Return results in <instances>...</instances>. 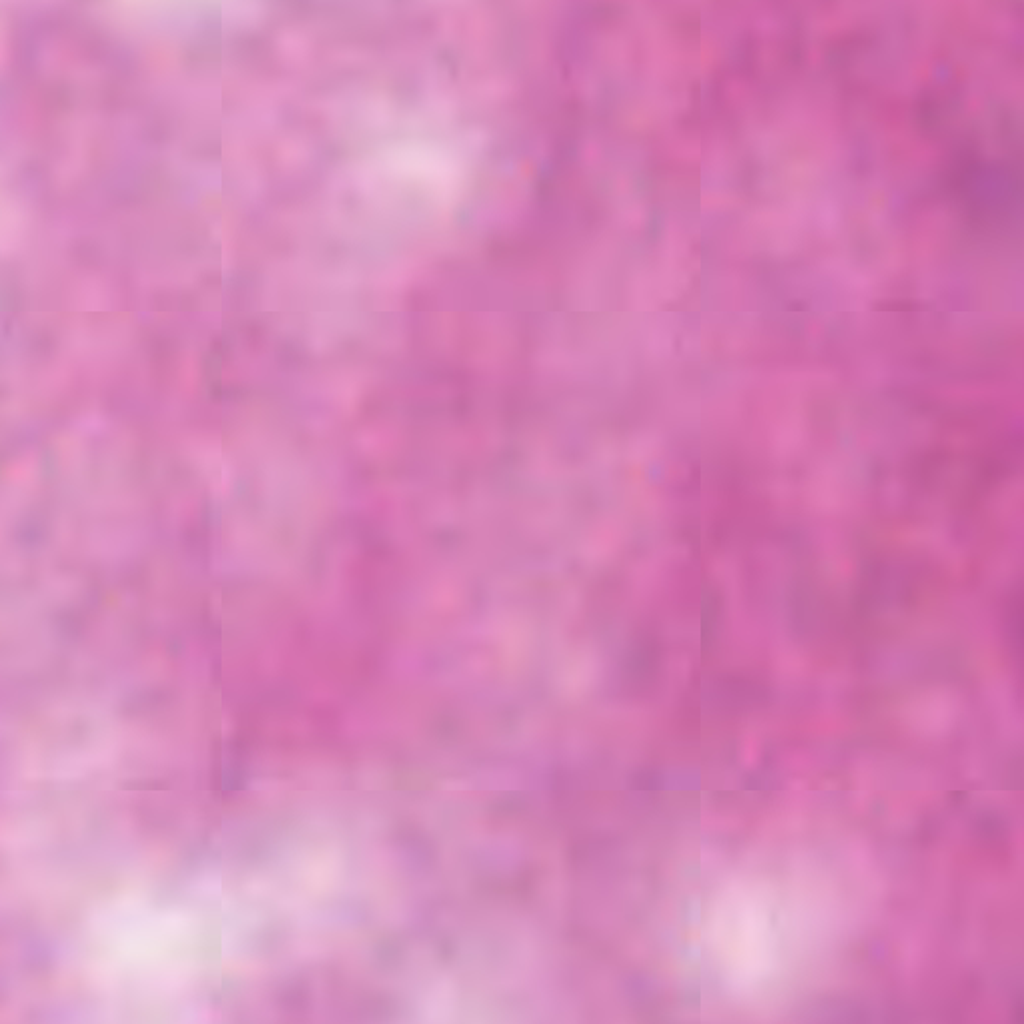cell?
<instances>
[{"instance_id": "6da1fadb", "label": "cell", "mask_w": 1024, "mask_h": 1024, "mask_svg": "<svg viewBox=\"0 0 1024 1024\" xmlns=\"http://www.w3.org/2000/svg\"><path fill=\"white\" fill-rule=\"evenodd\" d=\"M712 697L722 708L741 711L755 708L767 699V690L758 681L741 675H722L715 678Z\"/></svg>"}, {"instance_id": "7a4b0ae2", "label": "cell", "mask_w": 1024, "mask_h": 1024, "mask_svg": "<svg viewBox=\"0 0 1024 1024\" xmlns=\"http://www.w3.org/2000/svg\"><path fill=\"white\" fill-rule=\"evenodd\" d=\"M660 650L656 641L642 639L635 642L628 659L630 676L642 682L651 679L659 666Z\"/></svg>"}]
</instances>
